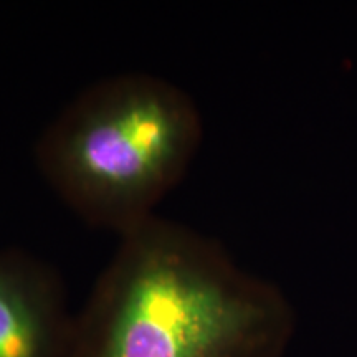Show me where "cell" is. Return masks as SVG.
<instances>
[{"mask_svg": "<svg viewBox=\"0 0 357 357\" xmlns=\"http://www.w3.org/2000/svg\"><path fill=\"white\" fill-rule=\"evenodd\" d=\"M296 314L212 236L154 215L121 235L68 357H284Z\"/></svg>", "mask_w": 357, "mask_h": 357, "instance_id": "obj_1", "label": "cell"}, {"mask_svg": "<svg viewBox=\"0 0 357 357\" xmlns=\"http://www.w3.org/2000/svg\"><path fill=\"white\" fill-rule=\"evenodd\" d=\"M202 137V114L185 89L126 71L79 91L45 128L35 159L65 205L121 236L155 215Z\"/></svg>", "mask_w": 357, "mask_h": 357, "instance_id": "obj_2", "label": "cell"}, {"mask_svg": "<svg viewBox=\"0 0 357 357\" xmlns=\"http://www.w3.org/2000/svg\"><path fill=\"white\" fill-rule=\"evenodd\" d=\"M75 318L55 266L0 250V357H68Z\"/></svg>", "mask_w": 357, "mask_h": 357, "instance_id": "obj_3", "label": "cell"}]
</instances>
